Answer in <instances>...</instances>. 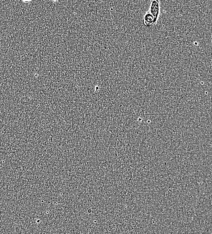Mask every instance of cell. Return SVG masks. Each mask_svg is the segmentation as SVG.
Here are the masks:
<instances>
[{"label": "cell", "instance_id": "6da1fadb", "mask_svg": "<svg viewBox=\"0 0 212 234\" xmlns=\"http://www.w3.org/2000/svg\"><path fill=\"white\" fill-rule=\"evenodd\" d=\"M154 16V25L157 24L160 13V3L158 0H153L151 1L150 8L148 10Z\"/></svg>", "mask_w": 212, "mask_h": 234}, {"label": "cell", "instance_id": "7a4b0ae2", "mask_svg": "<svg viewBox=\"0 0 212 234\" xmlns=\"http://www.w3.org/2000/svg\"><path fill=\"white\" fill-rule=\"evenodd\" d=\"M143 22L144 24L147 27H150L152 25H154V16L149 11H147L144 15L143 17Z\"/></svg>", "mask_w": 212, "mask_h": 234}, {"label": "cell", "instance_id": "3957f363", "mask_svg": "<svg viewBox=\"0 0 212 234\" xmlns=\"http://www.w3.org/2000/svg\"><path fill=\"white\" fill-rule=\"evenodd\" d=\"M98 89H99V87H98V86H96V87H95V91H96V92H98V91H99V90H98Z\"/></svg>", "mask_w": 212, "mask_h": 234}]
</instances>
